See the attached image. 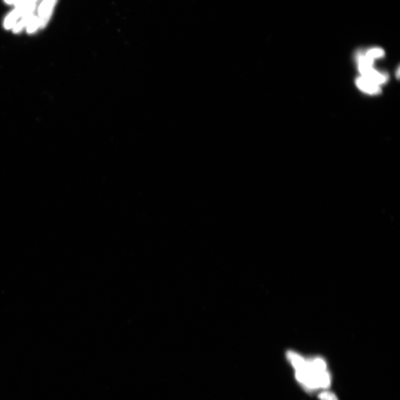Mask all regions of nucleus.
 <instances>
[{"instance_id":"obj_1","label":"nucleus","mask_w":400,"mask_h":400,"mask_svg":"<svg viewBox=\"0 0 400 400\" xmlns=\"http://www.w3.org/2000/svg\"><path fill=\"white\" fill-rule=\"evenodd\" d=\"M36 3H33L27 5L16 7L14 10L9 13L4 21L3 26L6 30L13 28L16 24L18 18L24 17L28 13L34 12Z\"/></svg>"},{"instance_id":"obj_2","label":"nucleus","mask_w":400,"mask_h":400,"mask_svg":"<svg viewBox=\"0 0 400 400\" xmlns=\"http://www.w3.org/2000/svg\"><path fill=\"white\" fill-rule=\"evenodd\" d=\"M358 69L362 76L379 86L385 84L389 80L387 73L378 71L373 66L359 65H358Z\"/></svg>"},{"instance_id":"obj_3","label":"nucleus","mask_w":400,"mask_h":400,"mask_svg":"<svg viewBox=\"0 0 400 400\" xmlns=\"http://www.w3.org/2000/svg\"><path fill=\"white\" fill-rule=\"evenodd\" d=\"M58 0H43L39 8L40 27L44 29L48 24L53 15L54 8Z\"/></svg>"},{"instance_id":"obj_4","label":"nucleus","mask_w":400,"mask_h":400,"mask_svg":"<svg viewBox=\"0 0 400 400\" xmlns=\"http://www.w3.org/2000/svg\"><path fill=\"white\" fill-rule=\"evenodd\" d=\"M356 85L358 89L367 94L375 95L381 93L380 86L362 76L357 78Z\"/></svg>"},{"instance_id":"obj_5","label":"nucleus","mask_w":400,"mask_h":400,"mask_svg":"<svg viewBox=\"0 0 400 400\" xmlns=\"http://www.w3.org/2000/svg\"><path fill=\"white\" fill-rule=\"evenodd\" d=\"M364 53L366 57L370 58L374 61L376 59L384 57L385 53L383 49L379 47H373L367 49Z\"/></svg>"},{"instance_id":"obj_6","label":"nucleus","mask_w":400,"mask_h":400,"mask_svg":"<svg viewBox=\"0 0 400 400\" xmlns=\"http://www.w3.org/2000/svg\"><path fill=\"white\" fill-rule=\"evenodd\" d=\"M34 16V12H32L22 17V20L16 23V24L13 27V33L17 34L20 33L25 27H26L27 25H28Z\"/></svg>"},{"instance_id":"obj_7","label":"nucleus","mask_w":400,"mask_h":400,"mask_svg":"<svg viewBox=\"0 0 400 400\" xmlns=\"http://www.w3.org/2000/svg\"><path fill=\"white\" fill-rule=\"evenodd\" d=\"M40 24L39 17L34 16L28 25L26 26L27 33L29 34L34 33V32L38 29V27H40Z\"/></svg>"},{"instance_id":"obj_8","label":"nucleus","mask_w":400,"mask_h":400,"mask_svg":"<svg viewBox=\"0 0 400 400\" xmlns=\"http://www.w3.org/2000/svg\"><path fill=\"white\" fill-rule=\"evenodd\" d=\"M318 397L320 400H338L337 396L333 393L329 392V391L321 393Z\"/></svg>"},{"instance_id":"obj_9","label":"nucleus","mask_w":400,"mask_h":400,"mask_svg":"<svg viewBox=\"0 0 400 400\" xmlns=\"http://www.w3.org/2000/svg\"><path fill=\"white\" fill-rule=\"evenodd\" d=\"M36 1H38V0H15L14 4L16 7H19L35 3Z\"/></svg>"},{"instance_id":"obj_10","label":"nucleus","mask_w":400,"mask_h":400,"mask_svg":"<svg viewBox=\"0 0 400 400\" xmlns=\"http://www.w3.org/2000/svg\"><path fill=\"white\" fill-rule=\"evenodd\" d=\"M4 1L7 4H14L15 2V0H4Z\"/></svg>"},{"instance_id":"obj_11","label":"nucleus","mask_w":400,"mask_h":400,"mask_svg":"<svg viewBox=\"0 0 400 400\" xmlns=\"http://www.w3.org/2000/svg\"><path fill=\"white\" fill-rule=\"evenodd\" d=\"M397 76L398 77V79H399V77H400V67H398V70H397Z\"/></svg>"}]
</instances>
